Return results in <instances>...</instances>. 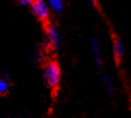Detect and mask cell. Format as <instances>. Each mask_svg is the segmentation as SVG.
<instances>
[{
  "label": "cell",
  "mask_w": 131,
  "mask_h": 118,
  "mask_svg": "<svg viewBox=\"0 0 131 118\" xmlns=\"http://www.w3.org/2000/svg\"><path fill=\"white\" fill-rule=\"evenodd\" d=\"M101 81H102V84L104 86V89L106 90V92L109 95H112L114 92V84H113L111 77L108 74H103L102 78H101Z\"/></svg>",
  "instance_id": "7"
},
{
  "label": "cell",
  "mask_w": 131,
  "mask_h": 118,
  "mask_svg": "<svg viewBox=\"0 0 131 118\" xmlns=\"http://www.w3.org/2000/svg\"><path fill=\"white\" fill-rule=\"evenodd\" d=\"M18 1H19V4L23 6H30L34 0H18Z\"/></svg>",
  "instance_id": "9"
},
{
  "label": "cell",
  "mask_w": 131,
  "mask_h": 118,
  "mask_svg": "<svg viewBox=\"0 0 131 118\" xmlns=\"http://www.w3.org/2000/svg\"><path fill=\"white\" fill-rule=\"evenodd\" d=\"M44 78H45L47 84L53 90L57 89L61 82V69L59 65L55 61L47 62L44 66Z\"/></svg>",
  "instance_id": "1"
},
{
  "label": "cell",
  "mask_w": 131,
  "mask_h": 118,
  "mask_svg": "<svg viewBox=\"0 0 131 118\" xmlns=\"http://www.w3.org/2000/svg\"><path fill=\"white\" fill-rule=\"evenodd\" d=\"M9 89V84L5 80V79H0V95L7 92V90Z\"/></svg>",
  "instance_id": "8"
},
{
  "label": "cell",
  "mask_w": 131,
  "mask_h": 118,
  "mask_svg": "<svg viewBox=\"0 0 131 118\" xmlns=\"http://www.w3.org/2000/svg\"><path fill=\"white\" fill-rule=\"evenodd\" d=\"M90 46H91L92 56H93L94 65L96 68H101V65H102V57H101V48H100L99 41L96 38H92L90 42Z\"/></svg>",
  "instance_id": "3"
},
{
  "label": "cell",
  "mask_w": 131,
  "mask_h": 118,
  "mask_svg": "<svg viewBox=\"0 0 131 118\" xmlns=\"http://www.w3.org/2000/svg\"><path fill=\"white\" fill-rule=\"evenodd\" d=\"M47 39H48V44L52 48H58L61 45V36L57 31V28L54 26H49L47 29Z\"/></svg>",
  "instance_id": "4"
},
{
  "label": "cell",
  "mask_w": 131,
  "mask_h": 118,
  "mask_svg": "<svg viewBox=\"0 0 131 118\" xmlns=\"http://www.w3.org/2000/svg\"><path fill=\"white\" fill-rule=\"evenodd\" d=\"M43 1L48 6L49 10H53L54 13H61L64 9L63 0H43Z\"/></svg>",
  "instance_id": "6"
},
{
  "label": "cell",
  "mask_w": 131,
  "mask_h": 118,
  "mask_svg": "<svg viewBox=\"0 0 131 118\" xmlns=\"http://www.w3.org/2000/svg\"><path fill=\"white\" fill-rule=\"evenodd\" d=\"M31 6V10L34 15L38 19L40 20H46L49 16V8L43 0H34Z\"/></svg>",
  "instance_id": "2"
},
{
  "label": "cell",
  "mask_w": 131,
  "mask_h": 118,
  "mask_svg": "<svg viewBox=\"0 0 131 118\" xmlns=\"http://www.w3.org/2000/svg\"><path fill=\"white\" fill-rule=\"evenodd\" d=\"M112 52H113L114 59L117 60L118 62L123 57V55H124V45L122 44V42L120 41V39H115V41L113 42Z\"/></svg>",
  "instance_id": "5"
}]
</instances>
